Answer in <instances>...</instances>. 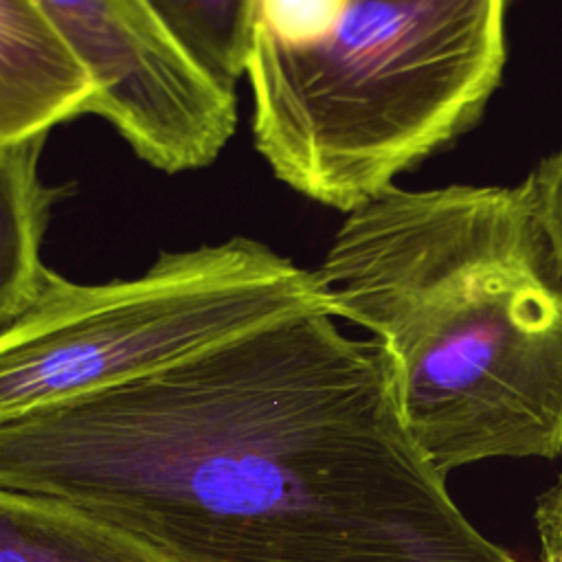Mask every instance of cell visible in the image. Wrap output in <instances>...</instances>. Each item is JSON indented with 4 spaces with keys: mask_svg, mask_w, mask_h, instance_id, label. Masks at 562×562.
<instances>
[{
    "mask_svg": "<svg viewBox=\"0 0 562 562\" xmlns=\"http://www.w3.org/2000/svg\"><path fill=\"white\" fill-rule=\"evenodd\" d=\"M0 562H180L64 498L0 487Z\"/></svg>",
    "mask_w": 562,
    "mask_h": 562,
    "instance_id": "cell-7",
    "label": "cell"
},
{
    "mask_svg": "<svg viewBox=\"0 0 562 562\" xmlns=\"http://www.w3.org/2000/svg\"><path fill=\"white\" fill-rule=\"evenodd\" d=\"M522 189L538 237L562 272V145L536 165Z\"/></svg>",
    "mask_w": 562,
    "mask_h": 562,
    "instance_id": "cell-10",
    "label": "cell"
},
{
    "mask_svg": "<svg viewBox=\"0 0 562 562\" xmlns=\"http://www.w3.org/2000/svg\"><path fill=\"white\" fill-rule=\"evenodd\" d=\"M507 0H255L246 79L272 173L342 213L474 125Z\"/></svg>",
    "mask_w": 562,
    "mask_h": 562,
    "instance_id": "cell-3",
    "label": "cell"
},
{
    "mask_svg": "<svg viewBox=\"0 0 562 562\" xmlns=\"http://www.w3.org/2000/svg\"><path fill=\"white\" fill-rule=\"evenodd\" d=\"M99 108V83L40 0H0V145Z\"/></svg>",
    "mask_w": 562,
    "mask_h": 562,
    "instance_id": "cell-6",
    "label": "cell"
},
{
    "mask_svg": "<svg viewBox=\"0 0 562 562\" xmlns=\"http://www.w3.org/2000/svg\"><path fill=\"white\" fill-rule=\"evenodd\" d=\"M0 487L180 562H516L411 439L386 349L323 312L0 417Z\"/></svg>",
    "mask_w": 562,
    "mask_h": 562,
    "instance_id": "cell-1",
    "label": "cell"
},
{
    "mask_svg": "<svg viewBox=\"0 0 562 562\" xmlns=\"http://www.w3.org/2000/svg\"><path fill=\"white\" fill-rule=\"evenodd\" d=\"M167 33L213 81L235 92L246 77L255 0H145Z\"/></svg>",
    "mask_w": 562,
    "mask_h": 562,
    "instance_id": "cell-9",
    "label": "cell"
},
{
    "mask_svg": "<svg viewBox=\"0 0 562 562\" xmlns=\"http://www.w3.org/2000/svg\"><path fill=\"white\" fill-rule=\"evenodd\" d=\"M312 312L336 316L318 270L252 237L162 252L138 277L108 283L50 270L26 305L0 321V417L154 373Z\"/></svg>",
    "mask_w": 562,
    "mask_h": 562,
    "instance_id": "cell-4",
    "label": "cell"
},
{
    "mask_svg": "<svg viewBox=\"0 0 562 562\" xmlns=\"http://www.w3.org/2000/svg\"><path fill=\"white\" fill-rule=\"evenodd\" d=\"M336 318L389 353L426 461L562 459V281L518 187H389L345 213L321 266Z\"/></svg>",
    "mask_w": 562,
    "mask_h": 562,
    "instance_id": "cell-2",
    "label": "cell"
},
{
    "mask_svg": "<svg viewBox=\"0 0 562 562\" xmlns=\"http://www.w3.org/2000/svg\"><path fill=\"white\" fill-rule=\"evenodd\" d=\"M44 140L0 145V321L18 314L50 274L42 241L68 187H48L40 178Z\"/></svg>",
    "mask_w": 562,
    "mask_h": 562,
    "instance_id": "cell-8",
    "label": "cell"
},
{
    "mask_svg": "<svg viewBox=\"0 0 562 562\" xmlns=\"http://www.w3.org/2000/svg\"><path fill=\"white\" fill-rule=\"evenodd\" d=\"M99 83L97 116L165 173L211 165L237 127L235 92L213 81L145 0H40Z\"/></svg>",
    "mask_w": 562,
    "mask_h": 562,
    "instance_id": "cell-5",
    "label": "cell"
}]
</instances>
